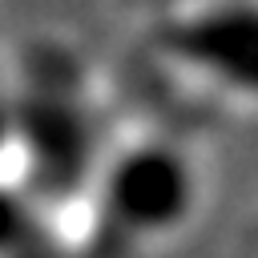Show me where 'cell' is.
Listing matches in <instances>:
<instances>
[{
  "instance_id": "3",
  "label": "cell",
  "mask_w": 258,
  "mask_h": 258,
  "mask_svg": "<svg viewBox=\"0 0 258 258\" xmlns=\"http://www.w3.org/2000/svg\"><path fill=\"white\" fill-rule=\"evenodd\" d=\"M32 137L28 141L44 165L52 169V177H60V169H69L64 177L81 173L85 161V121L73 105H36L32 109Z\"/></svg>"
},
{
  "instance_id": "1",
  "label": "cell",
  "mask_w": 258,
  "mask_h": 258,
  "mask_svg": "<svg viewBox=\"0 0 258 258\" xmlns=\"http://www.w3.org/2000/svg\"><path fill=\"white\" fill-rule=\"evenodd\" d=\"M194 169L165 141H141L117 153L101 181V210L125 238H157L177 230L194 210Z\"/></svg>"
},
{
  "instance_id": "2",
  "label": "cell",
  "mask_w": 258,
  "mask_h": 258,
  "mask_svg": "<svg viewBox=\"0 0 258 258\" xmlns=\"http://www.w3.org/2000/svg\"><path fill=\"white\" fill-rule=\"evenodd\" d=\"M254 44H258V28H254V12L250 8H210L185 24H177L173 32V48L202 64L222 73L226 81L238 85H254Z\"/></svg>"
},
{
  "instance_id": "4",
  "label": "cell",
  "mask_w": 258,
  "mask_h": 258,
  "mask_svg": "<svg viewBox=\"0 0 258 258\" xmlns=\"http://www.w3.org/2000/svg\"><path fill=\"white\" fill-rule=\"evenodd\" d=\"M12 133H16V121H12V113H8V105L0 101V153H4V145L12 141Z\"/></svg>"
}]
</instances>
